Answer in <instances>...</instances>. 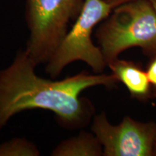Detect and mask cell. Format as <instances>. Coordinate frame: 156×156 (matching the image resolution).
Listing matches in <instances>:
<instances>
[{
    "label": "cell",
    "instance_id": "6da1fadb",
    "mask_svg": "<svg viewBox=\"0 0 156 156\" xmlns=\"http://www.w3.org/2000/svg\"><path fill=\"white\" fill-rule=\"evenodd\" d=\"M36 65L25 49L9 67L0 69V131L15 115L30 109L53 112L58 124L69 130L83 129L93 118L95 108L84 90L95 86L114 88L119 83L109 74L82 72L61 80L36 75Z\"/></svg>",
    "mask_w": 156,
    "mask_h": 156
},
{
    "label": "cell",
    "instance_id": "7a4b0ae2",
    "mask_svg": "<svg viewBox=\"0 0 156 156\" xmlns=\"http://www.w3.org/2000/svg\"><path fill=\"white\" fill-rule=\"evenodd\" d=\"M106 64L131 48L156 56V12L150 0H132L114 7L95 31Z\"/></svg>",
    "mask_w": 156,
    "mask_h": 156
},
{
    "label": "cell",
    "instance_id": "3957f363",
    "mask_svg": "<svg viewBox=\"0 0 156 156\" xmlns=\"http://www.w3.org/2000/svg\"><path fill=\"white\" fill-rule=\"evenodd\" d=\"M84 0H26L25 20L30 31L25 50L36 65L46 64L55 53Z\"/></svg>",
    "mask_w": 156,
    "mask_h": 156
},
{
    "label": "cell",
    "instance_id": "277c9868",
    "mask_svg": "<svg viewBox=\"0 0 156 156\" xmlns=\"http://www.w3.org/2000/svg\"><path fill=\"white\" fill-rule=\"evenodd\" d=\"M113 7L104 0H84L75 23L56 52L46 64V72L56 77L68 64L76 61L87 64L96 74L103 73L107 64L92 34L96 25L108 17Z\"/></svg>",
    "mask_w": 156,
    "mask_h": 156
},
{
    "label": "cell",
    "instance_id": "5b68a950",
    "mask_svg": "<svg viewBox=\"0 0 156 156\" xmlns=\"http://www.w3.org/2000/svg\"><path fill=\"white\" fill-rule=\"evenodd\" d=\"M91 131L102 146L103 156H154L156 123L126 116L112 124L105 112L95 115Z\"/></svg>",
    "mask_w": 156,
    "mask_h": 156
},
{
    "label": "cell",
    "instance_id": "8992f818",
    "mask_svg": "<svg viewBox=\"0 0 156 156\" xmlns=\"http://www.w3.org/2000/svg\"><path fill=\"white\" fill-rule=\"evenodd\" d=\"M107 67L126 87L132 98L146 102L155 98L146 70L139 64L117 58L108 62Z\"/></svg>",
    "mask_w": 156,
    "mask_h": 156
},
{
    "label": "cell",
    "instance_id": "52a82bcc",
    "mask_svg": "<svg viewBox=\"0 0 156 156\" xmlns=\"http://www.w3.org/2000/svg\"><path fill=\"white\" fill-rule=\"evenodd\" d=\"M54 156H101L102 146L93 133L81 132L60 142L52 151Z\"/></svg>",
    "mask_w": 156,
    "mask_h": 156
},
{
    "label": "cell",
    "instance_id": "ba28073f",
    "mask_svg": "<svg viewBox=\"0 0 156 156\" xmlns=\"http://www.w3.org/2000/svg\"><path fill=\"white\" fill-rule=\"evenodd\" d=\"M40 151L33 142L16 138L0 144V156H38Z\"/></svg>",
    "mask_w": 156,
    "mask_h": 156
},
{
    "label": "cell",
    "instance_id": "9c48e42d",
    "mask_svg": "<svg viewBox=\"0 0 156 156\" xmlns=\"http://www.w3.org/2000/svg\"><path fill=\"white\" fill-rule=\"evenodd\" d=\"M145 70L153 88L154 95L156 97V56L149 58V62L147 64Z\"/></svg>",
    "mask_w": 156,
    "mask_h": 156
},
{
    "label": "cell",
    "instance_id": "30bf717a",
    "mask_svg": "<svg viewBox=\"0 0 156 156\" xmlns=\"http://www.w3.org/2000/svg\"><path fill=\"white\" fill-rule=\"evenodd\" d=\"M104 1H106L107 3H108L113 7V9H114V7H117V6L122 5V4L127 2L132 1V0H104Z\"/></svg>",
    "mask_w": 156,
    "mask_h": 156
},
{
    "label": "cell",
    "instance_id": "8fae6325",
    "mask_svg": "<svg viewBox=\"0 0 156 156\" xmlns=\"http://www.w3.org/2000/svg\"><path fill=\"white\" fill-rule=\"evenodd\" d=\"M150 1H151V2L152 4V5H153L154 9H155L156 12V0H150Z\"/></svg>",
    "mask_w": 156,
    "mask_h": 156
},
{
    "label": "cell",
    "instance_id": "7c38bea8",
    "mask_svg": "<svg viewBox=\"0 0 156 156\" xmlns=\"http://www.w3.org/2000/svg\"><path fill=\"white\" fill-rule=\"evenodd\" d=\"M154 156H156V141L155 145V149H154Z\"/></svg>",
    "mask_w": 156,
    "mask_h": 156
}]
</instances>
